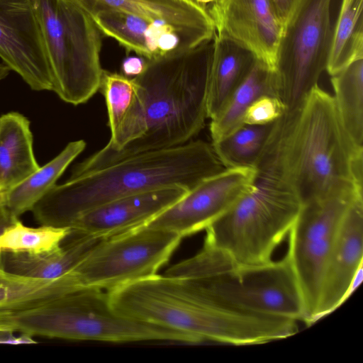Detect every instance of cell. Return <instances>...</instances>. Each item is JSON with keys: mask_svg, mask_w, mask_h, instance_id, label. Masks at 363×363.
Returning <instances> with one entry per match:
<instances>
[{"mask_svg": "<svg viewBox=\"0 0 363 363\" xmlns=\"http://www.w3.org/2000/svg\"><path fill=\"white\" fill-rule=\"evenodd\" d=\"M213 39L188 51L147 60L133 78L136 91L123 121L107 147L77 164V177L148 151L174 147L199 134L208 118L207 102Z\"/></svg>", "mask_w": 363, "mask_h": 363, "instance_id": "cell-1", "label": "cell"}, {"mask_svg": "<svg viewBox=\"0 0 363 363\" xmlns=\"http://www.w3.org/2000/svg\"><path fill=\"white\" fill-rule=\"evenodd\" d=\"M363 147L345 129L333 96L314 86L273 124L256 165L285 184L302 205L342 191H362Z\"/></svg>", "mask_w": 363, "mask_h": 363, "instance_id": "cell-2", "label": "cell"}, {"mask_svg": "<svg viewBox=\"0 0 363 363\" xmlns=\"http://www.w3.org/2000/svg\"><path fill=\"white\" fill-rule=\"evenodd\" d=\"M225 169L201 140L135 155L55 184L33 207L40 225L70 228L82 214L128 195L178 186L189 191Z\"/></svg>", "mask_w": 363, "mask_h": 363, "instance_id": "cell-3", "label": "cell"}, {"mask_svg": "<svg viewBox=\"0 0 363 363\" xmlns=\"http://www.w3.org/2000/svg\"><path fill=\"white\" fill-rule=\"evenodd\" d=\"M108 294L118 313L186 333L199 342L255 345L285 339L298 332L294 320L220 307L184 280L165 274L140 279Z\"/></svg>", "mask_w": 363, "mask_h": 363, "instance_id": "cell-4", "label": "cell"}, {"mask_svg": "<svg viewBox=\"0 0 363 363\" xmlns=\"http://www.w3.org/2000/svg\"><path fill=\"white\" fill-rule=\"evenodd\" d=\"M184 280L220 307L255 315L306 320L303 298L287 257L258 265H235L203 245L164 274Z\"/></svg>", "mask_w": 363, "mask_h": 363, "instance_id": "cell-5", "label": "cell"}, {"mask_svg": "<svg viewBox=\"0 0 363 363\" xmlns=\"http://www.w3.org/2000/svg\"><path fill=\"white\" fill-rule=\"evenodd\" d=\"M301 208L298 196L285 184L257 173L252 188L206 229L203 245L235 265L267 263Z\"/></svg>", "mask_w": 363, "mask_h": 363, "instance_id": "cell-6", "label": "cell"}, {"mask_svg": "<svg viewBox=\"0 0 363 363\" xmlns=\"http://www.w3.org/2000/svg\"><path fill=\"white\" fill-rule=\"evenodd\" d=\"M10 322L16 333L32 337L113 342H199L186 333L118 313L111 306L108 291L94 288H82L66 294L16 315Z\"/></svg>", "mask_w": 363, "mask_h": 363, "instance_id": "cell-7", "label": "cell"}, {"mask_svg": "<svg viewBox=\"0 0 363 363\" xmlns=\"http://www.w3.org/2000/svg\"><path fill=\"white\" fill-rule=\"evenodd\" d=\"M52 77L60 99L77 106L99 90L101 33L91 17L70 0H34Z\"/></svg>", "mask_w": 363, "mask_h": 363, "instance_id": "cell-8", "label": "cell"}, {"mask_svg": "<svg viewBox=\"0 0 363 363\" xmlns=\"http://www.w3.org/2000/svg\"><path fill=\"white\" fill-rule=\"evenodd\" d=\"M332 0H298L283 23L274 70L276 96L298 107L326 70L332 48Z\"/></svg>", "mask_w": 363, "mask_h": 363, "instance_id": "cell-9", "label": "cell"}, {"mask_svg": "<svg viewBox=\"0 0 363 363\" xmlns=\"http://www.w3.org/2000/svg\"><path fill=\"white\" fill-rule=\"evenodd\" d=\"M182 236L144 225L99 242L71 270L80 288L109 291L157 274Z\"/></svg>", "mask_w": 363, "mask_h": 363, "instance_id": "cell-10", "label": "cell"}, {"mask_svg": "<svg viewBox=\"0 0 363 363\" xmlns=\"http://www.w3.org/2000/svg\"><path fill=\"white\" fill-rule=\"evenodd\" d=\"M362 191L333 194L302 205L289 233L286 255L297 281L306 312L305 323H314L328 255L342 221Z\"/></svg>", "mask_w": 363, "mask_h": 363, "instance_id": "cell-11", "label": "cell"}, {"mask_svg": "<svg viewBox=\"0 0 363 363\" xmlns=\"http://www.w3.org/2000/svg\"><path fill=\"white\" fill-rule=\"evenodd\" d=\"M255 168H225L190 189L145 225L182 237L206 230L253 186Z\"/></svg>", "mask_w": 363, "mask_h": 363, "instance_id": "cell-12", "label": "cell"}, {"mask_svg": "<svg viewBox=\"0 0 363 363\" xmlns=\"http://www.w3.org/2000/svg\"><path fill=\"white\" fill-rule=\"evenodd\" d=\"M0 58L35 91H52L53 77L34 0H0Z\"/></svg>", "mask_w": 363, "mask_h": 363, "instance_id": "cell-13", "label": "cell"}, {"mask_svg": "<svg viewBox=\"0 0 363 363\" xmlns=\"http://www.w3.org/2000/svg\"><path fill=\"white\" fill-rule=\"evenodd\" d=\"M363 197L350 206L324 269L314 323L336 310L358 288L363 275Z\"/></svg>", "mask_w": 363, "mask_h": 363, "instance_id": "cell-14", "label": "cell"}, {"mask_svg": "<svg viewBox=\"0 0 363 363\" xmlns=\"http://www.w3.org/2000/svg\"><path fill=\"white\" fill-rule=\"evenodd\" d=\"M206 10L216 33L238 43L274 72L283 24L270 0H220Z\"/></svg>", "mask_w": 363, "mask_h": 363, "instance_id": "cell-15", "label": "cell"}, {"mask_svg": "<svg viewBox=\"0 0 363 363\" xmlns=\"http://www.w3.org/2000/svg\"><path fill=\"white\" fill-rule=\"evenodd\" d=\"M189 191L178 186L142 191L113 200L79 216L72 234L107 238L138 228Z\"/></svg>", "mask_w": 363, "mask_h": 363, "instance_id": "cell-16", "label": "cell"}, {"mask_svg": "<svg viewBox=\"0 0 363 363\" xmlns=\"http://www.w3.org/2000/svg\"><path fill=\"white\" fill-rule=\"evenodd\" d=\"M90 16L116 10L173 28L194 48L211 40L216 33L206 8L190 0H70Z\"/></svg>", "mask_w": 363, "mask_h": 363, "instance_id": "cell-17", "label": "cell"}, {"mask_svg": "<svg viewBox=\"0 0 363 363\" xmlns=\"http://www.w3.org/2000/svg\"><path fill=\"white\" fill-rule=\"evenodd\" d=\"M91 17L101 33L147 60L195 48L173 28L129 13L105 10Z\"/></svg>", "mask_w": 363, "mask_h": 363, "instance_id": "cell-18", "label": "cell"}, {"mask_svg": "<svg viewBox=\"0 0 363 363\" xmlns=\"http://www.w3.org/2000/svg\"><path fill=\"white\" fill-rule=\"evenodd\" d=\"M257 60L247 49L229 37L215 33L213 38L208 118H214L247 77Z\"/></svg>", "mask_w": 363, "mask_h": 363, "instance_id": "cell-19", "label": "cell"}, {"mask_svg": "<svg viewBox=\"0 0 363 363\" xmlns=\"http://www.w3.org/2000/svg\"><path fill=\"white\" fill-rule=\"evenodd\" d=\"M79 289L70 272L45 279L16 274L0 265V323L11 325L16 315Z\"/></svg>", "mask_w": 363, "mask_h": 363, "instance_id": "cell-20", "label": "cell"}, {"mask_svg": "<svg viewBox=\"0 0 363 363\" xmlns=\"http://www.w3.org/2000/svg\"><path fill=\"white\" fill-rule=\"evenodd\" d=\"M71 233L58 247L38 252H1V266L6 270L32 278L54 279L69 272L101 240Z\"/></svg>", "mask_w": 363, "mask_h": 363, "instance_id": "cell-21", "label": "cell"}, {"mask_svg": "<svg viewBox=\"0 0 363 363\" xmlns=\"http://www.w3.org/2000/svg\"><path fill=\"white\" fill-rule=\"evenodd\" d=\"M30 125L28 119L17 112L0 116L1 191L13 188L40 168Z\"/></svg>", "mask_w": 363, "mask_h": 363, "instance_id": "cell-22", "label": "cell"}, {"mask_svg": "<svg viewBox=\"0 0 363 363\" xmlns=\"http://www.w3.org/2000/svg\"><path fill=\"white\" fill-rule=\"evenodd\" d=\"M83 140L69 143L52 160L13 188L1 191L8 208L16 217L31 211L56 184L69 164L84 151Z\"/></svg>", "mask_w": 363, "mask_h": 363, "instance_id": "cell-23", "label": "cell"}, {"mask_svg": "<svg viewBox=\"0 0 363 363\" xmlns=\"http://www.w3.org/2000/svg\"><path fill=\"white\" fill-rule=\"evenodd\" d=\"M263 95L276 96L274 72L257 60L244 81L235 90L220 112L211 120L212 143L226 136L244 124L245 112Z\"/></svg>", "mask_w": 363, "mask_h": 363, "instance_id": "cell-24", "label": "cell"}, {"mask_svg": "<svg viewBox=\"0 0 363 363\" xmlns=\"http://www.w3.org/2000/svg\"><path fill=\"white\" fill-rule=\"evenodd\" d=\"M330 77L342 123L352 140L363 147V57Z\"/></svg>", "mask_w": 363, "mask_h": 363, "instance_id": "cell-25", "label": "cell"}, {"mask_svg": "<svg viewBox=\"0 0 363 363\" xmlns=\"http://www.w3.org/2000/svg\"><path fill=\"white\" fill-rule=\"evenodd\" d=\"M362 8L363 0H342L326 68L330 76L363 57Z\"/></svg>", "mask_w": 363, "mask_h": 363, "instance_id": "cell-26", "label": "cell"}, {"mask_svg": "<svg viewBox=\"0 0 363 363\" xmlns=\"http://www.w3.org/2000/svg\"><path fill=\"white\" fill-rule=\"evenodd\" d=\"M274 122L264 125L243 124L220 140L212 143L213 150L224 167L255 169Z\"/></svg>", "mask_w": 363, "mask_h": 363, "instance_id": "cell-27", "label": "cell"}, {"mask_svg": "<svg viewBox=\"0 0 363 363\" xmlns=\"http://www.w3.org/2000/svg\"><path fill=\"white\" fill-rule=\"evenodd\" d=\"M72 233L70 228L40 225L33 228L18 220L0 235V252L38 253L60 247Z\"/></svg>", "mask_w": 363, "mask_h": 363, "instance_id": "cell-28", "label": "cell"}, {"mask_svg": "<svg viewBox=\"0 0 363 363\" xmlns=\"http://www.w3.org/2000/svg\"><path fill=\"white\" fill-rule=\"evenodd\" d=\"M99 89L105 98L108 125L112 133L130 110L135 96L136 86L133 78L104 69Z\"/></svg>", "mask_w": 363, "mask_h": 363, "instance_id": "cell-29", "label": "cell"}, {"mask_svg": "<svg viewBox=\"0 0 363 363\" xmlns=\"http://www.w3.org/2000/svg\"><path fill=\"white\" fill-rule=\"evenodd\" d=\"M285 111L279 99L273 95H263L257 99L245 112L243 123L264 125L279 118Z\"/></svg>", "mask_w": 363, "mask_h": 363, "instance_id": "cell-30", "label": "cell"}, {"mask_svg": "<svg viewBox=\"0 0 363 363\" xmlns=\"http://www.w3.org/2000/svg\"><path fill=\"white\" fill-rule=\"evenodd\" d=\"M146 66L147 60L143 57H127L122 62L121 74L128 78H134L141 74Z\"/></svg>", "mask_w": 363, "mask_h": 363, "instance_id": "cell-31", "label": "cell"}, {"mask_svg": "<svg viewBox=\"0 0 363 363\" xmlns=\"http://www.w3.org/2000/svg\"><path fill=\"white\" fill-rule=\"evenodd\" d=\"M18 220H20L19 218L15 216L8 208L4 201L2 193L0 192V235L7 228Z\"/></svg>", "mask_w": 363, "mask_h": 363, "instance_id": "cell-32", "label": "cell"}, {"mask_svg": "<svg viewBox=\"0 0 363 363\" xmlns=\"http://www.w3.org/2000/svg\"><path fill=\"white\" fill-rule=\"evenodd\" d=\"M282 24L298 0H270Z\"/></svg>", "mask_w": 363, "mask_h": 363, "instance_id": "cell-33", "label": "cell"}, {"mask_svg": "<svg viewBox=\"0 0 363 363\" xmlns=\"http://www.w3.org/2000/svg\"><path fill=\"white\" fill-rule=\"evenodd\" d=\"M14 328L10 325L0 323V344L18 345V336H16Z\"/></svg>", "mask_w": 363, "mask_h": 363, "instance_id": "cell-34", "label": "cell"}, {"mask_svg": "<svg viewBox=\"0 0 363 363\" xmlns=\"http://www.w3.org/2000/svg\"><path fill=\"white\" fill-rule=\"evenodd\" d=\"M10 71V69L4 63L0 62V82L9 75Z\"/></svg>", "mask_w": 363, "mask_h": 363, "instance_id": "cell-35", "label": "cell"}, {"mask_svg": "<svg viewBox=\"0 0 363 363\" xmlns=\"http://www.w3.org/2000/svg\"><path fill=\"white\" fill-rule=\"evenodd\" d=\"M215 0H194L197 4L206 9V6L213 3Z\"/></svg>", "mask_w": 363, "mask_h": 363, "instance_id": "cell-36", "label": "cell"}, {"mask_svg": "<svg viewBox=\"0 0 363 363\" xmlns=\"http://www.w3.org/2000/svg\"><path fill=\"white\" fill-rule=\"evenodd\" d=\"M218 1H220V0H215L213 2Z\"/></svg>", "mask_w": 363, "mask_h": 363, "instance_id": "cell-37", "label": "cell"}, {"mask_svg": "<svg viewBox=\"0 0 363 363\" xmlns=\"http://www.w3.org/2000/svg\"><path fill=\"white\" fill-rule=\"evenodd\" d=\"M190 1H194V0H190Z\"/></svg>", "mask_w": 363, "mask_h": 363, "instance_id": "cell-38", "label": "cell"}, {"mask_svg": "<svg viewBox=\"0 0 363 363\" xmlns=\"http://www.w3.org/2000/svg\"><path fill=\"white\" fill-rule=\"evenodd\" d=\"M0 192H1V187H0Z\"/></svg>", "mask_w": 363, "mask_h": 363, "instance_id": "cell-39", "label": "cell"}]
</instances>
